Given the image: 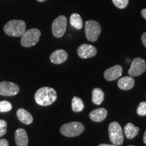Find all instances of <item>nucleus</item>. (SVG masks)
<instances>
[{"mask_svg": "<svg viewBox=\"0 0 146 146\" xmlns=\"http://www.w3.org/2000/svg\"><path fill=\"white\" fill-rule=\"evenodd\" d=\"M56 99L57 93L52 87H41L36 91L35 95L36 103L42 106H47L52 104Z\"/></svg>", "mask_w": 146, "mask_h": 146, "instance_id": "obj_1", "label": "nucleus"}, {"mask_svg": "<svg viewBox=\"0 0 146 146\" xmlns=\"http://www.w3.org/2000/svg\"><path fill=\"white\" fill-rule=\"evenodd\" d=\"M5 33L11 36H22L26 31V23L21 20H12L3 27Z\"/></svg>", "mask_w": 146, "mask_h": 146, "instance_id": "obj_2", "label": "nucleus"}, {"mask_svg": "<svg viewBox=\"0 0 146 146\" xmlns=\"http://www.w3.org/2000/svg\"><path fill=\"white\" fill-rule=\"evenodd\" d=\"M85 127L79 122H71L66 123L60 128V133L68 137H74L83 133Z\"/></svg>", "mask_w": 146, "mask_h": 146, "instance_id": "obj_3", "label": "nucleus"}, {"mask_svg": "<svg viewBox=\"0 0 146 146\" xmlns=\"http://www.w3.org/2000/svg\"><path fill=\"white\" fill-rule=\"evenodd\" d=\"M110 139L114 145H121L124 141L123 132L120 124L117 122H112L108 127Z\"/></svg>", "mask_w": 146, "mask_h": 146, "instance_id": "obj_4", "label": "nucleus"}, {"mask_svg": "<svg viewBox=\"0 0 146 146\" xmlns=\"http://www.w3.org/2000/svg\"><path fill=\"white\" fill-rule=\"evenodd\" d=\"M41 31L37 29H31L25 32L22 35L21 43L22 46L29 47L34 46L39 41Z\"/></svg>", "mask_w": 146, "mask_h": 146, "instance_id": "obj_5", "label": "nucleus"}, {"mask_svg": "<svg viewBox=\"0 0 146 146\" xmlns=\"http://www.w3.org/2000/svg\"><path fill=\"white\" fill-rule=\"evenodd\" d=\"M85 35L88 41L91 42L96 41L98 36L101 33V26L97 21H87L85 25Z\"/></svg>", "mask_w": 146, "mask_h": 146, "instance_id": "obj_6", "label": "nucleus"}, {"mask_svg": "<svg viewBox=\"0 0 146 146\" xmlns=\"http://www.w3.org/2000/svg\"><path fill=\"white\" fill-rule=\"evenodd\" d=\"M67 19L64 16H59L52 23V31L54 36L56 38L62 37L66 31Z\"/></svg>", "mask_w": 146, "mask_h": 146, "instance_id": "obj_7", "label": "nucleus"}, {"mask_svg": "<svg viewBox=\"0 0 146 146\" xmlns=\"http://www.w3.org/2000/svg\"><path fill=\"white\" fill-rule=\"evenodd\" d=\"M146 70V62L141 58H136L133 60L128 73L131 76L141 75Z\"/></svg>", "mask_w": 146, "mask_h": 146, "instance_id": "obj_8", "label": "nucleus"}, {"mask_svg": "<svg viewBox=\"0 0 146 146\" xmlns=\"http://www.w3.org/2000/svg\"><path fill=\"white\" fill-rule=\"evenodd\" d=\"M20 88L12 82L2 81L0 83V95L3 96H14L19 92Z\"/></svg>", "mask_w": 146, "mask_h": 146, "instance_id": "obj_9", "label": "nucleus"}, {"mask_svg": "<svg viewBox=\"0 0 146 146\" xmlns=\"http://www.w3.org/2000/svg\"><path fill=\"white\" fill-rule=\"evenodd\" d=\"M77 54L80 58L83 59L92 58L97 54V49L94 45L89 44H83L78 47Z\"/></svg>", "mask_w": 146, "mask_h": 146, "instance_id": "obj_10", "label": "nucleus"}, {"mask_svg": "<svg viewBox=\"0 0 146 146\" xmlns=\"http://www.w3.org/2000/svg\"><path fill=\"white\" fill-rule=\"evenodd\" d=\"M123 74V68L120 65L111 67L104 72V77L107 81H112L117 79Z\"/></svg>", "mask_w": 146, "mask_h": 146, "instance_id": "obj_11", "label": "nucleus"}, {"mask_svg": "<svg viewBox=\"0 0 146 146\" xmlns=\"http://www.w3.org/2000/svg\"><path fill=\"white\" fill-rule=\"evenodd\" d=\"M68 58V54L64 50H56L51 54L50 61L56 64H60L66 61Z\"/></svg>", "mask_w": 146, "mask_h": 146, "instance_id": "obj_12", "label": "nucleus"}, {"mask_svg": "<svg viewBox=\"0 0 146 146\" xmlns=\"http://www.w3.org/2000/svg\"><path fill=\"white\" fill-rule=\"evenodd\" d=\"M15 142L18 146H27L28 145V135L25 129L20 128L16 131Z\"/></svg>", "mask_w": 146, "mask_h": 146, "instance_id": "obj_13", "label": "nucleus"}, {"mask_svg": "<svg viewBox=\"0 0 146 146\" xmlns=\"http://www.w3.org/2000/svg\"><path fill=\"white\" fill-rule=\"evenodd\" d=\"M108 112L105 108H100L91 111L89 114V118L94 122H102L105 119L107 116Z\"/></svg>", "mask_w": 146, "mask_h": 146, "instance_id": "obj_14", "label": "nucleus"}, {"mask_svg": "<svg viewBox=\"0 0 146 146\" xmlns=\"http://www.w3.org/2000/svg\"><path fill=\"white\" fill-rule=\"evenodd\" d=\"M135 80L131 76H124L118 81V86L123 90H129L134 87Z\"/></svg>", "mask_w": 146, "mask_h": 146, "instance_id": "obj_15", "label": "nucleus"}, {"mask_svg": "<svg viewBox=\"0 0 146 146\" xmlns=\"http://www.w3.org/2000/svg\"><path fill=\"white\" fill-rule=\"evenodd\" d=\"M18 118L19 120H21L22 123L26 125H30L33 121V117L31 113H29L28 111L23 108H20L18 110L17 112Z\"/></svg>", "mask_w": 146, "mask_h": 146, "instance_id": "obj_16", "label": "nucleus"}, {"mask_svg": "<svg viewBox=\"0 0 146 146\" xmlns=\"http://www.w3.org/2000/svg\"><path fill=\"white\" fill-rule=\"evenodd\" d=\"M139 128L135 127L132 123H127L124 127V133H125L126 137L129 139H132L137 135Z\"/></svg>", "mask_w": 146, "mask_h": 146, "instance_id": "obj_17", "label": "nucleus"}, {"mask_svg": "<svg viewBox=\"0 0 146 146\" xmlns=\"http://www.w3.org/2000/svg\"><path fill=\"white\" fill-rule=\"evenodd\" d=\"M104 100V93L102 89L95 88L92 91V102L96 105H100Z\"/></svg>", "mask_w": 146, "mask_h": 146, "instance_id": "obj_18", "label": "nucleus"}, {"mask_svg": "<svg viewBox=\"0 0 146 146\" xmlns=\"http://www.w3.org/2000/svg\"><path fill=\"white\" fill-rule=\"evenodd\" d=\"M70 23L71 26L76 29H78V30L81 29L83 27V20H82L81 16L77 13L72 14V15L70 16Z\"/></svg>", "mask_w": 146, "mask_h": 146, "instance_id": "obj_19", "label": "nucleus"}, {"mask_svg": "<svg viewBox=\"0 0 146 146\" xmlns=\"http://www.w3.org/2000/svg\"><path fill=\"white\" fill-rule=\"evenodd\" d=\"M84 109V103L78 97H73L72 100V110L75 112H82Z\"/></svg>", "mask_w": 146, "mask_h": 146, "instance_id": "obj_20", "label": "nucleus"}, {"mask_svg": "<svg viewBox=\"0 0 146 146\" xmlns=\"http://www.w3.org/2000/svg\"><path fill=\"white\" fill-rule=\"evenodd\" d=\"M12 108V106L10 102L6 100L0 102V112H7L10 111Z\"/></svg>", "mask_w": 146, "mask_h": 146, "instance_id": "obj_21", "label": "nucleus"}, {"mask_svg": "<svg viewBox=\"0 0 146 146\" xmlns=\"http://www.w3.org/2000/svg\"><path fill=\"white\" fill-rule=\"evenodd\" d=\"M137 113L139 116H145L146 115V102H142L139 104L137 109Z\"/></svg>", "mask_w": 146, "mask_h": 146, "instance_id": "obj_22", "label": "nucleus"}, {"mask_svg": "<svg viewBox=\"0 0 146 146\" xmlns=\"http://www.w3.org/2000/svg\"><path fill=\"white\" fill-rule=\"evenodd\" d=\"M112 2L117 8L124 9L127 6L129 0H112Z\"/></svg>", "mask_w": 146, "mask_h": 146, "instance_id": "obj_23", "label": "nucleus"}, {"mask_svg": "<svg viewBox=\"0 0 146 146\" xmlns=\"http://www.w3.org/2000/svg\"><path fill=\"white\" fill-rule=\"evenodd\" d=\"M7 132V123L4 120H0V137L5 135Z\"/></svg>", "mask_w": 146, "mask_h": 146, "instance_id": "obj_24", "label": "nucleus"}, {"mask_svg": "<svg viewBox=\"0 0 146 146\" xmlns=\"http://www.w3.org/2000/svg\"><path fill=\"white\" fill-rule=\"evenodd\" d=\"M0 146H9L8 140L5 139H0Z\"/></svg>", "mask_w": 146, "mask_h": 146, "instance_id": "obj_25", "label": "nucleus"}, {"mask_svg": "<svg viewBox=\"0 0 146 146\" xmlns=\"http://www.w3.org/2000/svg\"><path fill=\"white\" fill-rule=\"evenodd\" d=\"M141 41H142V43H143L144 46L146 47V32L144 33L142 35Z\"/></svg>", "mask_w": 146, "mask_h": 146, "instance_id": "obj_26", "label": "nucleus"}, {"mask_svg": "<svg viewBox=\"0 0 146 146\" xmlns=\"http://www.w3.org/2000/svg\"><path fill=\"white\" fill-rule=\"evenodd\" d=\"M141 14L142 16L146 20V9H143V10H141Z\"/></svg>", "mask_w": 146, "mask_h": 146, "instance_id": "obj_27", "label": "nucleus"}, {"mask_svg": "<svg viewBox=\"0 0 146 146\" xmlns=\"http://www.w3.org/2000/svg\"><path fill=\"white\" fill-rule=\"evenodd\" d=\"M98 146H116L113 144V145H110V144H105V143H102V144H100Z\"/></svg>", "mask_w": 146, "mask_h": 146, "instance_id": "obj_28", "label": "nucleus"}, {"mask_svg": "<svg viewBox=\"0 0 146 146\" xmlns=\"http://www.w3.org/2000/svg\"><path fill=\"white\" fill-rule=\"evenodd\" d=\"M143 142L146 144V131H145V133L143 135Z\"/></svg>", "mask_w": 146, "mask_h": 146, "instance_id": "obj_29", "label": "nucleus"}, {"mask_svg": "<svg viewBox=\"0 0 146 146\" xmlns=\"http://www.w3.org/2000/svg\"><path fill=\"white\" fill-rule=\"evenodd\" d=\"M37 1H39V2H43V1H45L46 0H37Z\"/></svg>", "mask_w": 146, "mask_h": 146, "instance_id": "obj_30", "label": "nucleus"}, {"mask_svg": "<svg viewBox=\"0 0 146 146\" xmlns=\"http://www.w3.org/2000/svg\"><path fill=\"white\" fill-rule=\"evenodd\" d=\"M129 146H134V145H129Z\"/></svg>", "mask_w": 146, "mask_h": 146, "instance_id": "obj_31", "label": "nucleus"}]
</instances>
